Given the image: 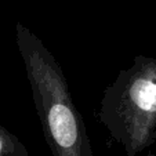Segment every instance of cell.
<instances>
[{
  "instance_id": "7a4b0ae2",
  "label": "cell",
  "mask_w": 156,
  "mask_h": 156,
  "mask_svg": "<svg viewBox=\"0 0 156 156\" xmlns=\"http://www.w3.org/2000/svg\"><path fill=\"white\" fill-rule=\"evenodd\" d=\"M98 120L124 151L137 156L156 141V58L136 55L104 90Z\"/></svg>"
},
{
  "instance_id": "3957f363",
  "label": "cell",
  "mask_w": 156,
  "mask_h": 156,
  "mask_svg": "<svg viewBox=\"0 0 156 156\" xmlns=\"http://www.w3.org/2000/svg\"><path fill=\"white\" fill-rule=\"evenodd\" d=\"M28 149L25 144L0 124V156H28Z\"/></svg>"
},
{
  "instance_id": "6da1fadb",
  "label": "cell",
  "mask_w": 156,
  "mask_h": 156,
  "mask_svg": "<svg viewBox=\"0 0 156 156\" xmlns=\"http://www.w3.org/2000/svg\"><path fill=\"white\" fill-rule=\"evenodd\" d=\"M15 43L24 61L36 113L53 156H94L82 113L61 65L39 36L18 22Z\"/></svg>"
}]
</instances>
